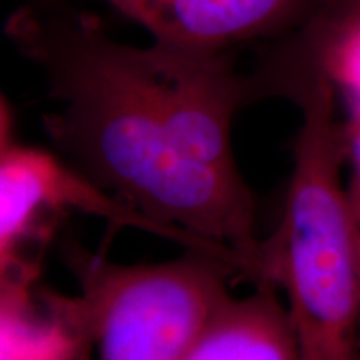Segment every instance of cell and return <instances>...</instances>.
<instances>
[{
    "mask_svg": "<svg viewBox=\"0 0 360 360\" xmlns=\"http://www.w3.org/2000/svg\"><path fill=\"white\" fill-rule=\"evenodd\" d=\"M75 295L22 277L0 285V360H92Z\"/></svg>",
    "mask_w": 360,
    "mask_h": 360,
    "instance_id": "6",
    "label": "cell"
},
{
    "mask_svg": "<svg viewBox=\"0 0 360 360\" xmlns=\"http://www.w3.org/2000/svg\"><path fill=\"white\" fill-rule=\"evenodd\" d=\"M182 360H300L278 290L262 282L229 297Z\"/></svg>",
    "mask_w": 360,
    "mask_h": 360,
    "instance_id": "7",
    "label": "cell"
},
{
    "mask_svg": "<svg viewBox=\"0 0 360 360\" xmlns=\"http://www.w3.org/2000/svg\"><path fill=\"white\" fill-rule=\"evenodd\" d=\"M259 96L285 97L302 114L281 222L260 240L254 283L285 295L300 360H359L360 267L357 220L342 182L347 132L335 89L315 67L269 62Z\"/></svg>",
    "mask_w": 360,
    "mask_h": 360,
    "instance_id": "2",
    "label": "cell"
},
{
    "mask_svg": "<svg viewBox=\"0 0 360 360\" xmlns=\"http://www.w3.org/2000/svg\"><path fill=\"white\" fill-rule=\"evenodd\" d=\"M15 142L13 137V115L12 109L6 101V97L0 94V155L8 150Z\"/></svg>",
    "mask_w": 360,
    "mask_h": 360,
    "instance_id": "10",
    "label": "cell"
},
{
    "mask_svg": "<svg viewBox=\"0 0 360 360\" xmlns=\"http://www.w3.org/2000/svg\"><path fill=\"white\" fill-rule=\"evenodd\" d=\"M359 360H360V319H359Z\"/></svg>",
    "mask_w": 360,
    "mask_h": 360,
    "instance_id": "12",
    "label": "cell"
},
{
    "mask_svg": "<svg viewBox=\"0 0 360 360\" xmlns=\"http://www.w3.org/2000/svg\"><path fill=\"white\" fill-rule=\"evenodd\" d=\"M6 32L44 70L56 103L44 125L58 154L139 214L233 252L252 281L254 193L242 174L191 159L152 47L117 42L96 15L44 4L19 8Z\"/></svg>",
    "mask_w": 360,
    "mask_h": 360,
    "instance_id": "1",
    "label": "cell"
},
{
    "mask_svg": "<svg viewBox=\"0 0 360 360\" xmlns=\"http://www.w3.org/2000/svg\"><path fill=\"white\" fill-rule=\"evenodd\" d=\"M72 212L98 217L114 229L167 236L165 227L115 199L60 154L13 143L0 155V285L40 278L45 245L58 220Z\"/></svg>",
    "mask_w": 360,
    "mask_h": 360,
    "instance_id": "4",
    "label": "cell"
},
{
    "mask_svg": "<svg viewBox=\"0 0 360 360\" xmlns=\"http://www.w3.org/2000/svg\"><path fill=\"white\" fill-rule=\"evenodd\" d=\"M309 15L328 24L360 29V0H317Z\"/></svg>",
    "mask_w": 360,
    "mask_h": 360,
    "instance_id": "8",
    "label": "cell"
},
{
    "mask_svg": "<svg viewBox=\"0 0 360 360\" xmlns=\"http://www.w3.org/2000/svg\"><path fill=\"white\" fill-rule=\"evenodd\" d=\"M155 42L219 53L304 20L317 0H103Z\"/></svg>",
    "mask_w": 360,
    "mask_h": 360,
    "instance_id": "5",
    "label": "cell"
},
{
    "mask_svg": "<svg viewBox=\"0 0 360 360\" xmlns=\"http://www.w3.org/2000/svg\"><path fill=\"white\" fill-rule=\"evenodd\" d=\"M357 220V244H359V267H360V215H355Z\"/></svg>",
    "mask_w": 360,
    "mask_h": 360,
    "instance_id": "11",
    "label": "cell"
},
{
    "mask_svg": "<svg viewBox=\"0 0 360 360\" xmlns=\"http://www.w3.org/2000/svg\"><path fill=\"white\" fill-rule=\"evenodd\" d=\"M77 305L97 360H182L231 297L227 260L184 249L157 264H120L65 242Z\"/></svg>",
    "mask_w": 360,
    "mask_h": 360,
    "instance_id": "3",
    "label": "cell"
},
{
    "mask_svg": "<svg viewBox=\"0 0 360 360\" xmlns=\"http://www.w3.org/2000/svg\"><path fill=\"white\" fill-rule=\"evenodd\" d=\"M347 132V162L350 164L349 197L352 202L354 214L360 215V122H349Z\"/></svg>",
    "mask_w": 360,
    "mask_h": 360,
    "instance_id": "9",
    "label": "cell"
}]
</instances>
